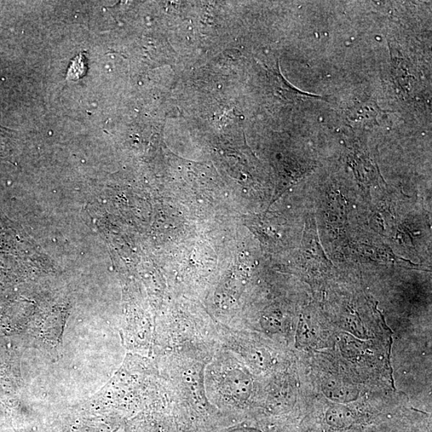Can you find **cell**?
<instances>
[{
    "label": "cell",
    "instance_id": "obj_1",
    "mask_svg": "<svg viewBox=\"0 0 432 432\" xmlns=\"http://www.w3.org/2000/svg\"><path fill=\"white\" fill-rule=\"evenodd\" d=\"M322 389L328 399L337 403L353 402L359 396V391L355 386L341 379H327L322 384Z\"/></svg>",
    "mask_w": 432,
    "mask_h": 432
},
{
    "label": "cell",
    "instance_id": "obj_2",
    "mask_svg": "<svg viewBox=\"0 0 432 432\" xmlns=\"http://www.w3.org/2000/svg\"><path fill=\"white\" fill-rule=\"evenodd\" d=\"M325 422L333 429L349 428L355 423V414L348 407L333 405L325 413Z\"/></svg>",
    "mask_w": 432,
    "mask_h": 432
},
{
    "label": "cell",
    "instance_id": "obj_3",
    "mask_svg": "<svg viewBox=\"0 0 432 432\" xmlns=\"http://www.w3.org/2000/svg\"><path fill=\"white\" fill-rule=\"evenodd\" d=\"M228 432H263L256 428H237L230 430Z\"/></svg>",
    "mask_w": 432,
    "mask_h": 432
}]
</instances>
